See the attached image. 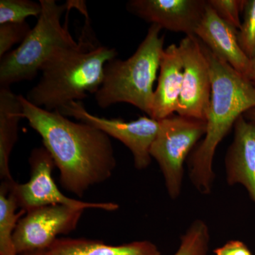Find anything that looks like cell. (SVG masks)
I'll list each match as a JSON object with an SVG mask.
<instances>
[{"mask_svg":"<svg viewBox=\"0 0 255 255\" xmlns=\"http://www.w3.org/2000/svg\"><path fill=\"white\" fill-rule=\"evenodd\" d=\"M19 95L23 119L41 137L43 147L60 172L62 187L82 197L90 188L108 180L117 167L108 135L83 122H74L59 111H48Z\"/></svg>","mask_w":255,"mask_h":255,"instance_id":"1","label":"cell"},{"mask_svg":"<svg viewBox=\"0 0 255 255\" xmlns=\"http://www.w3.org/2000/svg\"><path fill=\"white\" fill-rule=\"evenodd\" d=\"M203 46L209 63L211 100L205 135L189 156L187 164L191 184L200 194L209 195L214 187L213 162L216 149L237 119L255 107V87L204 43Z\"/></svg>","mask_w":255,"mask_h":255,"instance_id":"2","label":"cell"},{"mask_svg":"<svg viewBox=\"0 0 255 255\" xmlns=\"http://www.w3.org/2000/svg\"><path fill=\"white\" fill-rule=\"evenodd\" d=\"M84 28L78 44L55 52L41 69L39 82L26 100L48 111L59 110L70 102H82L98 91L106 64L117 58L116 48L90 42Z\"/></svg>","mask_w":255,"mask_h":255,"instance_id":"3","label":"cell"},{"mask_svg":"<svg viewBox=\"0 0 255 255\" xmlns=\"http://www.w3.org/2000/svg\"><path fill=\"white\" fill-rule=\"evenodd\" d=\"M160 26L151 24L143 41L127 60L114 58L106 64L104 80L95 100L101 108L130 104L150 117L154 83L164 48Z\"/></svg>","mask_w":255,"mask_h":255,"instance_id":"4","label":"cell"},{"mask_svg":"<svg viewBox=\"0 0 255 255\" xmlns=\"http://www.w3.org/2000/svg\"><path fill=\"white\" fill-rule=\"evenodd\" d=\"M41 14L22 43L0 58V87H9L23 80H31L55 52L76 46L68 27V19L61 23L68 2L58 4L55 0H40Z\"/></svg>","mask_w":255,"mask_h":255,"instance_id":"5","label":"cell"},{"mask_svg":"<svg viewBox=\"0 0 255 255\" xmlns=\"http://www.w3.org/2000/svg\"><path fill=\"white\" fill-rule=\"evenodd\" d=\"M159 122L150 155L159 164L169 197L177 199L182 192L184 162L205 135L206 122L178 114Z\"/></svg>","mask_w":255,"mask_h":255,"instance_id":"6","label":"cell"},{"mask_svg":"<svg viewBox=\"0 0 255 255\" xmlns=\"http://www.w3.org/2000/svg\"><path fill=\"white\" fill-rule=\"evenodd\" d=\"M31 177L24 184L15 182L9 192L14 196L18 208L23 211L49 205H65L78 209H100L114 211L119 206L113 202H86L71 199L60 191L52 177L55 167L53 157L43 146L31 151L29 157Z\"/></svg>","mask_w":255,"mask_h":255,"instance_id":"7","label":"cell"},{"mask_svg":"<svg viewBox=\"0 0 255 255\" xmlns=\"http://www.w3.org/2000/svg\"><path fill=\"white\" fill-rule=\"evenodd\" d=\"M58 111L65 117H73L79 122L97 128L122 142L131 152L137 169L142 170L150 165V148L159 130V121L145 116L131 122L97 117L90 113L82 102L76 101L70 102Z\"/></svg>","mask_w":255,"mask_h":255,"instance_id":"8","label":"cell"},{"mask_svg":"<svg viewBox=\"0 0 255 255\" xmlns=\"http://www.w3.org/2000/svg\"><path fill=\"white\" fill-rule=\"evenodd\" d=\"M84 211L65 205H49L26 211L14 233L16 253L23 255L47 251L58 236L76 229Z\"/></svg>","mask_w":255,"mask_h":255,"instance_id":"9","label":"cell"},{"mask_svg":"<svg viewBox=\"0 0 255 255\" xmlns=\"http://www.w3.org/2000/svg\"><path fill=\"white\" fill-rule=\"evenodd\" d=\"M183 60L182 92L178 115L205 121L211 94L209 60L203 43L196 36H187L179 44Z\"/></svg>","mask_w":255,"mask_h":255,"instance_id":"10","label":"cell"},{"mask_svg":"<svg viewBox=\"0 0 255 255\" xmlns=\"http://www.w3.org/2000/svg\"><path fill=\"white\" fill-rule=\"evenodd\" d=\"M206 0H131L129 12L169 31L195 36L205 13Z\"/></svg>","mask_w":255,"mask_h":255,"instance_id":"11","label":"cell"},{"mask_svg":"<svg viewBox=\"0 0 255 255\" xmlns=\"http://www.w3.org/2000/svg\"><path fill=\"white\" fill-rule=\"evenodd\" d=\"M232 143L225 157L226 181L241 184L255 204V124L242 115L234 127Z\"/></svg>","mask_w":255,"mask_h":255,"instance_id":"12","label":"cell"},{"mask_svg":"<svg viewBox=\"0 0 255 255\" xmlns=\"http://www.w3.org/2000/svg\"><path fill=\"white\" fill-rule=\"evenodd\" d=\"M238 31L221 19L208 4L195 36L214 54L247 78L251 59L238 43Z\"/></svg>","mask_w":255,"mask_h":255,"instance_id":"13","label":"cell"},{"mask_svg":"<svg viewBox=\"0 0 255 255\" xmlns=\"http://www.w3.org/2000/svg\"><path fill=\"white\" fill-rule=\"evenodd\" d=\"M183 69L179 46L172 43L164 48L149 117L161 121L177 112L182 92Z\"/></svg>","mask_w":255,"mask_h":255,"instance_id":"14","label":"cell"},{"mask_svg":"<svg viewBox=\"0 0 255 255\" xmlns=\"http://www.w3.org/2000/svg\"><path fill=\"white\" fill-rule=\"evenodd\" d=\"M43 255H161V253L156 245L148 241L109 246L87 238H59Z\"/></svg>","mask_w":255,"mask_h":255,"instance_id":"15","label":"cell"},{"mask_svg":"<svg viewBox=\"0 0 255 255\" xmlns=\"http://www.w3.org/2000/svg\"><path fill=\"white\" fill-rule=\"evenodd\" d=\"M23 119L19 95L10 87H0V178L2 182L14 183L9 168V158L18 140V124Z\"/></svg>","mask_w":255,"mask_h":255,"instance_id":"16","label":"cell"},{"mask_svg":"<svg viewBox=\"0 0 255 255\" xmlns=\"http://www.w3.org/2000/svg\"><path fill=\"white\" fill-rule=\"evenodd\" d=\"M11 184L2 182L0 186V255H18L15 249L14 233L18 221L26 214L23 210L16 212L17 203L9 192Z\"/></svg>","mask_w":255,"mask_h":255,"instance_id":"17","label":"cell"},{"mask_svg":"<svg viewBox=\"0 0 255 255\" xmlns=\"http://www.w3.org/2000/svg\"><path fill=\"white\" fill-rule=\"evenodd\" d=\"M210 231L205 221L196 219L180 238V244L174 255H208Z\"/></svg>","mask_w":255,"mask_h":255,"instance_id":"18","label":"cell"},{"mask_svg":"<svg viewBox=\"0 0 255 255\" xmlns=\"http://www.w3.org/2000/svg\"><path fill=\"white\" fill-rule=\"evenodd\" d=\"M41 11L40 2L31 0H1L0 24L24 22L28 16L39 17Z\"/></svg>","mask_w":255,"mask_h":255,"instance_id":"19","label":"cell"},{"mask_svg":"<svg viewBox=\"0 0 255 255\" xmlns=\"http://www.w3.org/2000/svg\"><path fill=\"white\" fill-rule=\"evenodd\" d=\"M243 21L238 31V40L242 50L251 59L255 56V0H246Z\"/></svg>","mask_w":255,"mask_h":255,"instance_id":"20","label":"cell"},{"mask_svg":"<svg viewBox=\"0 0 255 255\" xmlns=\"http://www.w3.org/2000/svg\"><path fill=\"white\" fill-rule=\"evenodd\" d=\"M31 29L26 21L0 24V58L11 51L15 44L22 43Z\"/></svg>","mask_w":255,"mask_h":255,"instance_id":"21","label":"cell"},{"mask_svg":"<svg viewBox=\"0 0 255 255\" xmlns=\"http://www.w3.org/2000/svg\"><path fill=\"white\" fill-rule=\"evenodd\" d=\"M245 2L246 0H208V4L216 14L238 30L241 26L240 14L243 11Z\"/></svg>","mask_w":255,"mask_h":255,"instance_id":"22","label":"cell"},{"mask_svg":"<svg viewBox=\"0 0 255 255\" xmlns=\"http://www.w3.org/2000/svg\"><path fill=\"white\" fill-rule=\"evenodd\" d=\"M216 255H252L249 248L243 242L228 241L226 244L214 251Z\"/></svg>","mask_w":255,"mask_h":255,"instance_id":"23","label":"cell"},{"mask_svg":"<svg viewBox=\"0 0 255 255\" xmlns=\"http://www.w3.org/2000/svg\"><path fill=\"white\" fill-rule=\"evenodd\" d=\"M247 78L255 87V56L251 59L249 71H248V75H247Z\"/></svg>","mask_w":255,"mask_h":255,"instance_id":"24","label":"cell"},{"mask_svg":"<svg viewBox=\"0 0 255 255\" xmlns=\"http://www.w3.org/2000/svg\"><path fill=\"white\" fill-rule=\"evenodd\" d=\"M243 116H244L245 118H246L247 120L255 124V107L247 111L246 113L243 114Z\"/></svg>","mask_w":255,"mask_h":255,"instance_id":"25","label":"cell"},{"mask_svg":"<svg viewBox=\"0 0 255 255\" xmlns=\"http://www.w3.org/2000/svg\"><path fill=\"white\" fill-rule=\"evenodd\" d=\"M44 252H37V253H28V254H25L23 255H43Z\"/></svg>","mask_w":255,"mask_h":255,"instance_id":"26","label":"cell"}]
</instances>
